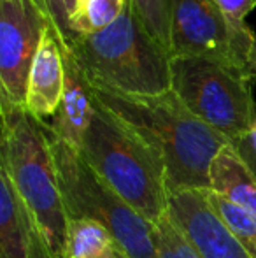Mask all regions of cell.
Returning a JSON list of instances; mask_svg holds the SVG:
<instances>
[{
    "label": "cell",
    "mask_w": 256,
    "mask_h": 258,
    "mask_svg": "<svg viewBox=\"0 0 256 258\" xmlns=\"http://www.w3.org/2000/svg\"><path fill=\"white\" fill-rule=\"evenodd\" d=\"M93 97L161 155L168 194L209 190L211 163L230 141L193 116L174 93L130 97L93 88Z\"/></svg>",
    "instance_id": "6da1fadb"
},
{
    "label": "cell",
    "mask_w": 256,
    "mask_h": 258,
    "mask_svg": "<svg viewBox=\"0 0 256 258\" xmlns=\"http://www.w3.org/2000/svg\"><path fill=\"white\" fill-rule=\"evenodd\" d=\"M0 169L30 211L53 258H65L68 216L51 146V130L27 107L0 102Z\"/></svg>",
    "instance_id": "7a4b0ae2"
},
{
    "label": "cell",
    "mask_w": 256,
    "mask_h": 258,
    "mask_svg": "<svg viewBox=\"0 0 256 258\" xmlns=\"http://www.w3.org/2000/svg\"><path fill=\"white\" fill-rule=\"evenodd\" d=\"M95 104L79 155L127 204L154 225L168 213L163 158L135 128L97 100Z\"/></svg>",
    "instance_id": "3957f363"
},
{
    "label": "cell",
    "mask_w": 256,
    "mask_h": 258,
    "mask_svg": "<svg viewBox=\"0 0 256 258\" xmlns=\"http://www.w3.org/2000/svg\"><path fill=\"white\" fill-rule=\"evenodd\" d=\"M68 49L93 88L130 97L170 92V53L128 9L106 30L75 35Z\"/></svg>",
    "instance_id": "277c9868"
},
{
    "label": "cell",
    "mask_w": 256,
    "mask_h": 258,
    "mask_svg": "<svg viewBox=\"0 0 256 258\" xmlns=\"http://www.w3.org/2000/svg\"><path fill=\"white\" fill-rule=\"evenodd\" d=\"M254 71L200 56H170V92L207 126L235 143L256 126Z\"/></svg>",
    "instance_id": "5b68a950"
},
{
    "label": "cell",
    "mask_w": 256,
    "mask_h": 258,
    "mask_svg": "<svg viewBox=\"0 0 256 258\" xmlns=\"http://www.w3.org/2000/svg\"><path fill=\"white\" fill-rule=\"evenodd\" d=\"M51 146L68 220L88 218L102 223L130 258H158L154 225L93 172L79 151L58 141L53 134Z\"/></svg>",
    "instance_id": "8992f818"
},
{
    "label": "cell",
    "mask_w": 256,
    "mask_h": 258,
    "mask_svg": "<svg viewBox=\"0 0 256 258\" xmlns=\"http://www.w3.org/2000/svg\"><path fill=\"white\" fill-rule=\"evenodd\" d=\"M256 34L228 18L209 0H174L170 56H200L251 69L249 56Z\"/></svg>",
    "instance_id": "52a82bcc"
},
{
    "label": "cell",
    "mask_w": 256,
    "mask_h": 258,
    "mask_svg": "<svg viewBox=\"0 0 256 258\" xmlns=\"http://www.w3.org/2000/svg\"><path fill=\"white\" fill-rule=\"evenodd\" d=\"M48 27L37 0H0V102L25 107L32 65Z\"/></svg>",
    "instance_id": "ba28073f"
},
{
    "label": "cell",
    "mask_w": 256,
    "mask_h": 258,
    "mask_svg": "<svg viewBox=\"0 0 256 258\" xmlns=\"http://www.w3.org/2000/svg\"><path fill=\"white\" fill-rule=\"evenodd\" d=\"M168 214L202 258H253L219 220L204 190L168 194Z\"/></svg>",
    "instance_id": "9c48e42d"
},
{
    "label": "cell",
    "mask_w": 256,
    "mask_h": 258,
    "mask_svg": "<svg viewBox=\"0 0 256 258\" xmlns=\"http://www.w3.org/2000/svg\"><path fill=\"white\" fill-rule=\"evenodd\" d=\"M0 258H53L34 216L0 169Z\"/></svg>",
    "instance_id": "30bf717a"
},
{
    "label": "cell",
    "mask_w": 256,
    "mask_h": 258,
    "mask_svg": "<svg viewBox=\"0 0 256 258\" xmlns=\"http://www.w3.org/2000/svg\"><path fill=\"white\" fill-rule=\"evenodd\" d=\"M63 49V48H62ZM65 88L58 111L53 116L51 134L72 150H81L82 139L95 114V97L88 78L70 49H63Z\"/></svg>",
    "instance_id": "8fae6325"
},
{
    "label": "cell",
    "mask_w": 256,
    "mask_h": 258,
    "mask_svg": "<svg viewBox=\"0 0 256 258\" xmlns=\"http://www.w3.org/2000/svg\"><path fill=\"white\" fill-rule=\"evenodd\" d=\"M65 88L63 49L56 32L49 25L42 35L39 51L32 65L27 90V111L35 118L55 116Z\"/></svg>",
    "instance_id": "7c38bea8"
},
{
    "label": "cell",
    "mask_w": 256,
    "mask_h": 258,
    "mask_svg": "<svg viewBox=\"0 0 256 258\" xmlns=\"http://www.w3.org/2000/svg\"><path fill=\"white\" fill-rule=\"evenodd\" d=\"M209 190L256 216V177L232 144H226L212 160Z\"/></svg>",
    "instance_id": "4fadbf2b"
},
{
    "label": "cell",
    "mask_w": 256,
    "mask_h": 258,
    "mask_svg": "<svg viewBox=\"0 0 256 258\" xmlns=\"http://www.w3.org/2000/svg\"><path fill=\"white\" fill-rule=\"evenodd\" d=\"M118 244L102 223L88 218H70L65 258H106Z\"/></svg>",
    "instance_id": "5bb4252c"
},
{
    "label": "cell",
    "mask_w": 256,
    "mask_h": 258,
    "mask_svg": "<svg viewBox=\"0 0 256 258\" xmlns=\"http://www.w3.org/2000/svg\"><path fill=\"white\" fill-rule=\"evenodd\" d=\"M209 204L242 248L256 258V216L211 190H204Z\"/></svg>",
    "instance_id": "9a60e30c"
},
{
    "label": "cell",
    "mask_w": 256,
    "mask_h": 258,
    "mask_svg": "<svg viewBox=\"0 0 256 258\" xmlns=\"http://www.w3.org/2000/svg\"><path fill=\"white\" fill-rule=\"evenodd\" d=\"M127 9L147 34L170 53V28L174 0H127Z\"/></svg>",
    "instance_id": "2e32d148"
},
{
    "label": "cell",
    "mask_w": 256,
    "mask_h": 258,
    "mask_svg": "<svg viewBox=\"0 0 256 258\" xmlns=\"http://www.w3.org/2000/svg\"><path fill=\"white\" fill-rule=\"evenodd\" d=\"M125 11L127 0H84L72 30L75 35L102 32L116 23Z\"/></svg>",
    "instance_id": "e0dca14e"
},
{
    "label": "cell",
    "mask_w": 256,
    "mask_h": 258,
    "mask_svg": "<svg viewBox=\"0 0 256 258\" xmlns=\"http://www.w3.org/2000/svg\"><path fill=\"white\" fill-rule=\"evenodd\" d=\"M154 242L158 258H202L168 213L154 223Z\"/></svg>",
    "instance_id": "ac0fdd59"
},
{
    "label": "cell",
    "mask_w": 256,
    "mask_h": 258,
    "mask_svg": "<svg viewBox=\"0 0 256 258\" xmlns=\"http://www.w3.org/2000/svg\"><path fill=\"white\" fill-rule=\"evenodd\" d=\"M37 2L41 4L42 11L49 20V25L58 35L62 48L68 49L70 42L75 37L72 23L79 14L77 0H37Z\"/></svg>",
    "instance_id": "d6986e66"
},
{
    "label": "cell",
    "mask_w": 256,
    "mask_h": 258,
    "mask_svg": "<svg viewBox=\"0 0 256 258\" xmlns=\"http://www.w3.org/2000/svg\"><path fill=\"white\" fill-rule=\"evenodd\" d=\"M228 18L244 23L247 14L256 9V0H209Z\"/></svg>",
    "instance_id": "ffe728a7"
},
{
    "label": "cell",
    "mask_w": 256,
    "mask_h": 258,
    "mask_svg": "<svg viewBox=\"0 0 256 258\" xmlns=\"http://www.w3.org/2000/svg\"><path fill=\"white\" fill-rule=\"evenodd\" d=\"M237 150V153L240 155V158L246 162V165L251 169V172L256 177V126L251 132H247L246 136H242L240 139H237L235 143H230Z\"/></svg>",
    "instance_id": "44dd1931"
},
{
    "label": "cell",
    "mask_w": 256,
    "mask_h": 258,
    "mask_svg": "<svg viewBox=\"0 0 256 258\" xmlns=\"http://www.w3.org/2000/svg\"><path fill=\"white\" fill-rule=\"evenodd\" d=\"M106 258H130V256L127 255V253L123 251V249L120 248V246H118V244H114V248L111 249V251H109V255H107Z\"/></svg>",
    "instance_id": "7402d4cb"
},
{
    "label": "cell",
    "mask_w": 256,
    "mask_h": 258,
    "mask_svg": "<svg viewBox=\"0 0 256 258\" xmlns=\"http://www.w3.org/2000/svg\"><path fill=\"white\" fill-rule=\"evenodd\" d=\"M249 63H251V69H253L254 74H256V39H254V42H253V49H251Z\"/></svg>",
    "instance_id": "603a6c76"
},
{
    "label": "cell",
    "mask_w": 256,
    "mask_h": 258,
    "mask_svg": "<svg viewBox=\"0 0 256 258\" xmlns=\"http://www.w3.org/2000/svg\"><path fill=\"white\" fill-rule=\"evenodd\" d=\"M77 4H79V11H81V7H82V4H84V0H77ZM77 16H79V14H77ZM72 25H74V23H72Z\"/></svg>",
    "instance_id": "cb8c5ba5"
}]
</instances>
